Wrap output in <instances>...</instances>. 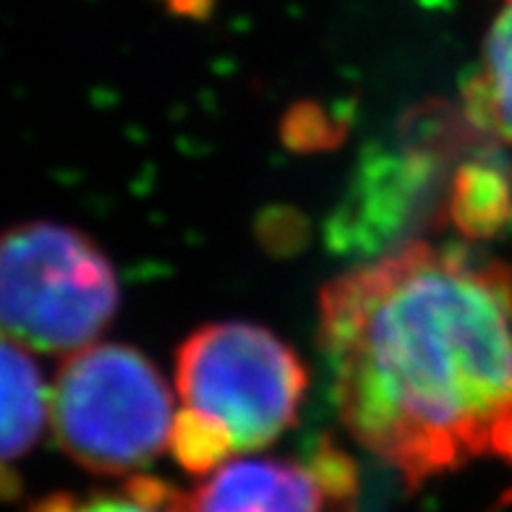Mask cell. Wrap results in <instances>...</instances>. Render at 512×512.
<instances>
[{
    "label": "cell",
    "mask_w": 512,
    "mask_h": 512,
    "mask_svg": "<svg viewBox=\"0 0 512 512\" xmlns=\"http://www.w3.org/2000/svg\"><path fill=\"white\" fill-rule=\"evenodd\" d=\"M322 486L306 465L228 460L189 494V512H322Z\"/></svg>",
    "instance_id": "cell-5"
},
{
    "label": "cell",
    "mask_w": 512,
    "mask_h": 512,
    "mask_svg": "<svg viewBox=\"0 0 512 512\" xmlns=\"http://www.w3.org/2000/svg\"><path fill=\"white\" fill-rule=\"evenodd\" d=\"M465 113L494 142L512 147V0H502L486 32L481 66L465 87Z\"/></svg>",
    "instance_id": "cell-7"
},
{
    "label": "cell",
    "mask_w": 512,
    "mask_h": 512,
    "mask_svg": "<svg viewBox=\"0 0 512 512\" xmlns=\"http://www.w3.org/2000/svg\"><path fill=\"white\" fill-rule=\"evenodd\" d=\"M29 512H189V494L160 479L131 476L121 494H97L89 499L53 494Z\"/></svg>",
    "instance_id": "cell-9"
},
{
    "label": "cell",
    "mask_w": 512,
    "mask_h": 512,
    "mask_svg": "<svg viewBox=\"0 0 512 512\" xmlns=\"http://www.w3.org/2000/svg\"><path fill=\"white\" fill-rule=\"evenodd\" d=\"M306 384L298 353L267 327L204 324L176 356L173 458L204 476L233 455L262 450L296 424Z\"/></svg>",
    "instance_id": "cell-2"
},
{
    "label": "cell",
    "mask_w": 512,
    "mask_h": 512,
    "mask_svg": "<svg viewBox=\"0 0 512 512\" xmlns=\"http://www.w3.org/2000/svg\"><path fill=\"white\" fill-rule=\"evenodd\" d=\"M319 348L345 432L408 492L476 458L512 465V267L408 241L332 277Z\"/></svg>",
    "instance_id": "cell-1"
},
{
    "label": "cell",
    "mask_w": 512,
    "mask_h": 512,
    "mask_svg": "<svg viewBox=\"0 0 512 512\" xmlns=\"http://www.w3.org/2000/svg\"><path fill=\"white\" fill-rule=\"evenodd\" d=\"M3 465L24 458L50 424V384H45L34 353L3 337Z\"/></svg>",
    "instance_id": "cell-6"
},
{
    "label": "cell",
    "mask_w": 512,
    "mask_h": 512,
    "mask_svg": "<svg viewBox=\"0 0 512 512\" xmlns=\"http://www.w3.org/2000/svg\"><path fill=\"white\" fill-rule=\"evenodd\" d=\"M178 398L144 353L92 343L63 356L50 384L55 442L84 471L123 476L170 450Z\"/></svg>",
    "instance_id": "cell-3"
},
{
    "label": "cell",
    "mask_w": 512,
    "mask_h": 512,
    "mask_svg": "<svg viewBox=\"0 0 512 512\" xmlns=\"http://www.w3.org/2000/svg\"><path fill=\"white\" fill-rule=\"evenodd\" d=\"M108 256L76 228L32 220L6 230L0 249L3 337L32 353L68 356L97 343L118 309Z\"/></svg>",
    "instance_id": "cell-4"
},
{
    "label": "cell",
    "mask_w": 512,
    "mask_h": 512,
    "mask_svg": "<svg viewBox=\"0 0 512 512\" xmlns=\"http://www.w3.org/2000/svg\"><path fill=\"white\" fill-rule=\"evenodd\" d=\"M455 228L468 238L494 236L512 220V181L497 165H465L447 204Z\"/></svg>",
    "instance_id": "cell-8"
},
{
    "label": "cell",
    "mask_w": 512,
    "mask_h": 512,
    "mask_svg": "<svg viewBox=\"0 0 512 512\" xmlns=\"http://www.w3.org/2000/svg\"><path fill=\"white\" fill-rule=\"evenodd\" d=\"M322 486L327 507L332 512H353L358 497L356 463L332 442H319L317 450L306 460Z\"/></svg>",
    "instance_id": "cell-10"
}]
</instances>
